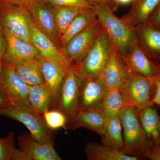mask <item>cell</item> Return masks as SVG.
<instances>
[{"label": "cell", "instance_id": "6da1fadb", "mask_svg": "<svg viewBox=\"0 0 160 160\" xmlns=\"http://www.w3.org/2000/svg\"><path fill=\"white\" fill-rule=\"evenodd\" d=\"M94 9L113 49L121 56H125L137 39L135 28L117 17L108 3L97 5Z\"/></svg>", "mask_w": 160, "mask_h": 160}, {"label": "cell", "instance_id": "7a4b0ae2", "mask_svg": "<svg viewBox=\"0 0 160 160\" xmlns=\"http://www.w3.org/2000/svg\"><path fill=\"white\" fill-rule=\"evenodd\" d=\"M119 117L124 141L122 151L138 160L146 159L150 147L140 122L138 111L134 107L125 106L120 112Z\"/></svg>", "mask_w": 160, "mask_h": 160}, {"label": "cell", "instance_id": "3957f363", "mask_svg": "<svg viewBox=\"0 0 160 160\" xmlns=\"http://www.w3.org/2000/svg\"><path fill=\"white\" fill-rule=\"evenodd\" d=\"M124 107H134L139 111L145 107H154L152 102L155 87L152 78H148L131 70L121 89Z\"/></svg>", "mask_w": 160, "mask_h": 160}, {"label": "cell", "instance_id": "277c9868", "mask_svg": "<svg viewBox=\"0 0 160 160\" xmlns=\"http://www.w3.org/2000/svg\"><path fill=\"white\" fill-rule=\"evenodd\" d=\"M83 79L77 66L72 64L62 82L56 109L62 112L68 118L67 128L80 110V90Z\"/></svg>", "mask_w": 160, "mask_h": 160}, {"label": "cell", "instance_id": "5b68a950", "mask_svg": "<svg viewBox=\"0 0 160 160\" xmlns=\"http://www.w3.org/2000/svg\"><path fill=\"white\" fill-rule=\"evenodd\" d=\"M113 49L107 33L102 29L82 62L76 65L83 78H92L102 74Z\"/></svg>", "mask_w": 160, "mask_h": 160}, {"label": "cell", "instance_id": "8992f818", "mask_svg": "<svg viewBox=\"0 0 160 160\" xmlns=\"http://www.w3.org/2000/svg\"><path fill=\"white\" fill-rule=\"evenodd\" d=\"M0 116L22 123L31 135L40 142L53 144L52 130L46 126L42 115L33 109L10 104L0 109Z\"/></svg>", "mask_w": 160, "mask_h": 160}, {"label": "cell", "instance_id": "52a82bcc", "mask_svg": "<svg viewBox=\"0 0 160 160\" xmlns=\"http://www.w3.org/2000/svg\"><path fill=\"white\" fill-rule=\"evenodd\" d=\"M0 22L15 36L32 43L33 21L25 6L0 3Z\"/></svg>", "mask_w": 160, "mask_h": 160}, {"label": "cell", "instance_id": "ba28073f", "mask_svg": "<svg viewBox=\"0 0 160 160\" xmlns=\"http://www.w3.org/2000/svg\"><path fill=\"white\" fill-rule=\"evenodd\" d=\"M29 86L19 75L14 67L6 64L3 60L0 92L8 98L11 104L33 109L29 101Z\"/></svg>", "mask_w": 160, "mask_h": 160}, {"label": "cell", "instance_id": "9c48e42d", "mask_svg": "<svg viewBox=\"0 0 160 160\" xmlns=\"http://www.w3.org/2000/svg\"><path fill=\"white\" fill-rule=\"evenodd\" d=\"M102 29L101 23L97 19L72 38L62 48L72 64L79 65L82 62Z\"/></svg>", "mask_w": 160, "mask_h": 160}, {"label": "cell", "instance_id": "30bf717a", "mask_svg": "<svg viewBox=\"0 0 160 160\" xmlns=\"http://www.w3.org/2000/svg\"><path fill=\"white\" fill-rule=\"evenodd\" d=\"M31 42L40 55L55 65L64 76L72 63L62 49L32 23Z\"/></svg>", "mask_w": 160, "mask_h": 160}, {"label": "cell", "instance_id": "8fae6325", "mask_svg": "<svg viewBox=\"0 0 160 160\" xmlns=\"http://www.w3.org/2000/svg\"><path fill=\"white\" fill-rule=\"evenodd\" d=\"M24 6L29 11L35 25L61 48L60 35L52 6L45 0H33Z\"/></svg>", "mask_w": 160, "mask_h": 160}, {"label": "cell", "instance_id": "7c38bea8", "mask_svg": "<svg viewBox=\"0 0 160 160\" xmlns=\"http://www.w3.org/2000/svg\"><path fill=\"white\" fill-rule=\"evenodd\" d=\"M109 90L102 74L92 78H83L80 90V110L102 109L103 100Z\"/></svg>", "mask_w": 160, "mask_h": 160}, {"label": "cell", "instance_id": "4fadbf2b", "mask_svg": "<svg viewBox=\"0 0 160 160\" xmlns=\"http://www.w3.org/2000/svg\"><path fill=\"white\" fill-rule=\"evenodd\" d=\"M7 46L2 60L14 66L24 60L36 58L38 52L33 44L15 36L9 29L3 27Z\"/></svg>", "mask_w": 160, "mask_h": 160}, {"label": "cell", "instance_id": "5bb4252c", "mask_svg": "<svg viewBox=\"0 0 160 160\" xmlns=\"http://www.w3.org/2000/svg\"><path fill=\"white\" fill-rule=\"evenodd\" d=\"M122 58L132 70L143 76L154 78L160 75V62L146 54L139 46L137 39Z\"/></svg>", "mask_w": 160, "mask_h": 160}, {"label": "cell", "instance_id": "9a60e30c", "mask_svg": "<svg viewBox=\"0 0 160 160\" xmlns=\"http://www.w3.org/2000/svg\"><path fill=\"white\" fill-rule=\"evenodd\" d=\"M19 149L29 160H61L53 144L40 142L30 133L25 132L18 138Z\"/></svg>", "mask_w": 160, "mask_h": 160}, {"label": "cell", "instance_id": "2e32d148", "mask_svg": "<svg viewBox=\"0 0 160 160\" xmlns=\"http://www.w3.org/2000/svg\"><path fill=\"white\" fill-rule=\"evenodd\" d=\"M107 124L106 114L101 108L80 109L67 128L74 129L82 128L96 132L101 136Z\"/></svg>", "mask_w": 160, "mask_h": 160}, {"label": "cell", "instance_id": "e0dca14e", "mask_svg": "<svg viewBox=\"0 0 160 160\" xmlns=\"http://www.w3.org/2000/svg\"><path fill=\"white\" fill-rule=\"evenodd\" d=\"M131 70L123 58L113 49L109 62L102 74L109 89H120Z\"/></svg>", "mask_w": 160, "mask_h": 160}, {"label": "cell", "instance_id": "ac0fdd59", "mask_svg": "<svg viewBox=\"0 0 160 160\" xmlns=\"http://www.w3.org/2000/svg\"><path fill=\"white\" fill-rule=\"evenodd\" d=\"M135 29L139 46L149 57L160 62V29L145 23Z\"/></svg>", "mask_w": 160, "mask_h": 160}, {"label": "cell", "instance_id": "d6986e66", "mask_svg": "<svg viewBox=\"0 0 160 160\" xmlns=\"http://www.w3.org/2000/svg\"><path fill=\"white\" fill-rule=\"evenodd\" d=\"M139 117L150 148L160 146V114L153 107L138 111Z\"/></svg>", "mask_w": 160, "mask_h": 160}, {"label": "cell", "instance_id": "ffe728a7", "mask_svg": "<svg viewBox=\"0 0 160 160\" xmlns=\"http://www.w3.org/2000/svg\"><path fill=\"white\" fill-rule=\"evenodd\" d=\"M160 4V0H135L130 11L122 18L135 28L146 23Z\"/></svg>", "mask_w": 160, "mask_h": 160}, {"label": "cell", "instance_id": "44dd1931", "mask_svg": "<svg viewBox=\"0 0 160 160\" xmlns=\"http://www.w3.org/2000/svg\"><path fill=\"white\" fill-rule=\"evenodd\" d=\"M29 99L35 111L42 115L44 112L56 109V102L45 83L29 86Z\"/></svg>", "mask_w": 160, "mask_h": 160}, {"label": "cell", "instance_id": "7402d4cb", "mask_svg": "<svg viewBox=\"0 0 160 160\" xmlns=\"http://www.w3.org/2000/svg\"><path fill=\"white\" fill-rule=\"evenodd\" d=\"M85 152L89 160H138L118 150L102 143L89 142L86 144Z\"/></svg>", "mask_w": 160, "mask_h": 160}, {"label": "cell", "instance_id": "603a6c76", "mask_svg": "<svg viewBox=\"0 0 160 160\" xmlns=\"http://www.w3.org/2000/svg\"><path fill=\"white\" fill-rule=\"evenodd\" d=\"M98 19L94 7L89 8L79 13L60 36L61 49L76 35L82 32Z\"/></svg>", "mask_w": 160, "mask_h": 160}, {"label": "cell", "instance_id": "cb8c5ba5", "mask_svg": "<svg viewBox=\"0 0 160 160\" xmlns=\"http://www.w3.org/2000/svg\"><path fill=\"white\" fill-rule=\"evenodd\" d=\"M36 58L41 64L45 84L52 93L57 105L60 88L65 76L55 65L39 53Z\"/></svg>", "mask_w": 160, "mask_h": 160}, {"label": "cell", "instance_id": "d4e9b609", "mask_svg": "<svg viewBox=\"0 0 160 160\" xmlns=\"http://www.w3.org/2000/svg\"><path fill=\"white\" fill-rule=\"evenodd\" d=\"M12 66L29 86L45 83L41 64L36 58L24 60Z\"/></svg>", "mask_w": 160, "mask_h": 160}, {"label": "cell", "instance_id": "484cf974", "mask_svg": "<svg viewBox=\"0 0 160 160\" xmlns=\"http://www.w3.org/2000/svg\"><path fill=\"white\" fill-rule=\"evenodd\" d=\"M101 137L102 144L122 150L124 141L122 127L119 115L107 121L105 131Z\"/></svg>", "mask_w": 160, "mask_h": 160}, {"label": "cell", "instance_id": "4316f807", "mask_svg": "<svg viewBox=\"0 0 160 160\" xmlns=\"http://www.w3.org/2000/svg\"><path fill=\"white\" fill-rule=\"evenodd\" d=\"M52 6L60 36L65 32L78 15L86 9H89L78 6Z\"/></svg>", "mask_w": 160, "mask_h": 160}, {"label": "cell", "instance_id": "83f0119b", "mask_svg": "<svg viewBox=\"0 0 160 160\" xmlns=\"http://www.w3.org/2000/svg\"><path fill=\"white\" fill-rule=\"evenodd\" d=\"M124 106L122 95L120 89H109L102 104V109L106 114L107 122L112 118L119 115Z\"/></svg>", "mask_w": 160, "mask_h": 160}, {"label": "cell", "instance_id": "f1b7e54d", "mask_svg": "<svg viewBox=\"0 0 160 160\" xmlns=\"http://www.w3.org/2000/svg\"><path fill=\"white\" fill-rule=\"evenodd\" d=\"M46 126L51 130L67 128L68 120L66 115L58 109H52L44 112L42 115Z\"/></svg>", "mask_w": 160, "mask_h": 160}, {"label": "cell", "instance_id": "f546056e", "mask_svg": "<svg viewBox=\"0 0 160 160\" xmlns=\"http://www.w3.org/2000/svg\"><path fill=\"white\" fill-rule=\"evenodd\" d=\"M15 144L13 132H10L6 138H0V160H12L17 150Z\"/></svg>", "mask_w": 160, "mask_h": 160}, {"label": "cell", "instance_id": "4dcf8cb0", "mask_svg": "<svg viewBox=\"0 0 160 160\" xmlns=\"http://www.w3.org/2000/svg\"><path fill=\"white\" fill-rule=\"evenodd\" d=\"M52 6H78L93 8L95 6L87 0H45Z\"/></svg>", "mask_w": 160, "mask_h": 160}, {"label": "cell", "instance_id": "1f68e13d", "mask_svg": "<svg viewBox=\"0 0 160 160\" xmlns=\"http://www.w3.org/2000/svg\"><path fill=\"white\" fill-rule=\"evenodd\" d=\"M146 23L160 29V4Z\"/></svg>", "mask_w": 160, "mask_h": 160}, {"label": "cell", "instance_id": "d6a6232c", "mask_svg": "<svg viewBox=\"0 0 160 160\" xmlns=\"http://www.w3.org/2000/svg\"><path fill=\"white\" fill-rule=\"evenodd\" d=\"M155 87V93L152 102L154 105L160 107V75L157 77L152 78Z\"/></svg>", "mask_w": 160, "mask_h": 160}, {"label": "cell", "instance_id": "836d02e7", "mask_svg": "<svg viewBox=\"0 0 160 160\" xmlns=\"http://www.w3.org/2000/svg\"><path fill=\"white\" fill-rule=\"evenodd\" d=\"M6 46L7 42L3 31V27L0 22V59H3L6 51Z\"/></svg>", "mask_w": 160, "mask_h": 160}, {"label": "cell", "instance_id": "e575fe53", "mask_svg": "<svg viewBox=\"0 0 160 160\" xmlns=\"http://www.w3.org/2000/svg\"><path fill=\"white\" fill-rule=\"evenodd\" d=\"M147 159L151 160H160V146L150 148L147 152Z\"/></svg>", "mask_w": 160, "mask_h": 160}, {"label": "cell", "instance_id": "d590c367", "mask_svg": "<svg viewBox=\"0 0 160 160\" xmlns=\"http://www.w3.org/2000/svg\"><path fill=\"white\" fill-rule=\"evenodd\" d=\"M134 1L135 0H109L108 4L113 11L114 8H116L118 6L132 4Z\"/></svg>", "mask_w": 160, "mask_h": 160}, {"label": "cell", "instance_id": "8d00e7d4", "mask_svg": "<svg viewBox=\"0 0 160 160\" xmlns=\"http://www.w3.org/2000/svg\"><path fill=\"white\" fill-rule=\"evenodd\" d=\"M32 1L33 0H0V3L25 6L27 3Z\"/></svg>", "mask_w": 160, "mask_h": 160}, {"label": "cell", "instance_id": "74e56055", "mask_svg": "<svg viewBox=\"0 0 160 160\" xmlns=\"http://www.w3.org/2000/svg\"><path fill=\"white\" fill-rule=\"evenodd\" d=\"M11 103L8 98L0 92V109L8 106Z\"/></svg>", "mask_w": 160, "mask_h": 160}, {"label": "cell", "instance_id": "f35d334b", "mask_svg": "<svg viewBox=\"0 0 160 160\" xmlns=\"http://www.w3.org/2000/svg\"><path fill=\"white\" fill-rule=\"evenodd\" d=\"M93 6H96L102 3H109V0H87Z\"/></svg>", "mask_w": 160, "mask_h": 160}, {"label": "cell", "instance_id": "ab89813d", "mask_svg": "<svg viewBox=\"0 0 160 160\" xmlns=\"http://www.w3.org/2000/svg\"><path fill=\"white\" fill-rule=\"evenodd\" d=\"M3 68V60L2 59H0V77L2 75V71Z\"/></svg>", "mask_w": 160, "mask_h": 160}]
</instances>
